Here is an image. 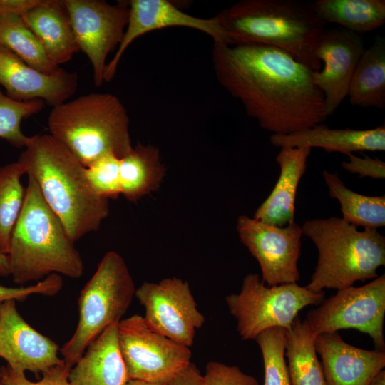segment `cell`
I'll list each match as a JSON object with an SVG mask.
<instances>
[{"label":"cell","mask_w":385,"mask_h":385,"mask_svg":"<svg viewBox=\"0 0 385 385\" xmlns=\"http://www.w3.org/2000/svg\"><path fill=\"white\" fill-rule=\"evenodd\" d=\"M212 62L218 83L272 134L304 130L327 118L313 71L280 48L213 43Z\"/></svg>","instance_id":"obj_1"},{"label":"cell","mask_w":385,"mask_h":385,"mask_svg":"<svg viewBox=\"0 0 385 385\" xmlns=\"http://www.w3.org/2000/svg\"><path fill=\"white\" fill-rule=\"evenodd\" d=\"M17 162L38 185L47 205L75 242L96 232L109 215V200L91 188L86 167L50 134L29 138Z\"/></svg>","instance_id":"obj_2"},{"label":"cell","mask_w":385,"mask_h":385,"mask_svg":"<svg viewBox=\"0 0 385 385\" xmlns=\"http://www.w3.org/2000/svg\"><path fill=\"white\" fill-rule=\"evenodd\" d=\"M226 45L260 43L280 48L312 71L322 62L315 49L327 24L313 2L302 0H242L215 16Z\"/></svg>","instance_id":"obj_3"},{"label":"cell","mask_w":385,"mask_h":385,"mask_svg":"<svg viewBox=\"0 0 385 385\" xmlns=\"http://www.w3.org/2000/svg\"><path fill=\"white\" fill-rule=\"evenodd\" d=\"M7 255L11 275L18 284L42 280L51 274L79 279L84 272L74 242L31 177Z\"/></svg>","instance_id":"obj_4"},{"label":"cell","mask_w":385,"mask_h":385,"mask_svg":"<svg viewBox=\"0 0 385 385\" xmlns=\"http://www.w3.org/2000/svg\"><path fill=\"white\" fill-rule=\"evenodd\" d=\"M49 134L87 168L106 154L121 158L133 148L130 118L110 93H91L52 107Z\"/></svg>","instance_id":"obj_5"},{"label":"cell","mask_w":385,"mask_h":385,"mask_svg":"<svg viewBox=\"0 0 385 385\" xmlns=\"http://www.w3.org/2000/svg\"><path fill=\"white\" fill-rule=\"evenodd\" d=\"M318 251V260L306 287L313 292L339 290L357 281L374 279L385 265V237L378 230H359L342 218L307 220L301 226Z\"/></svg>","instance_id":"obj_6"},{"label":"cell","mask_w":385,"mask_h":385,"mask_svg":"<svg viewBox=\"0 0 385 385\" xmlns=\"http://www.w3.org/2000/svg\"><path fill=\"white\" fill-rule=\"evenodd\" d=\"M135 289L123 257L114 250L107 252L81 292L76 331L59 349L66 365L72 368L107 327L120 320L132 302Z\"/></svg>","instance_id":"obj_7"},{"label":"cell","mask_w":385,"mask_h":385,"mask_svg":"<svg viewBox=\"0 0 385 385\" xmlns=\"http://www.w3.org/2000/svg\"><path fill=\"white\" fill-rule=\"evenodd\" d=\"M324 295L297 282L267 287L257 274H249L240 292L226 296L225 302L240 337L249 340L269 329L289 330L300 310L320 304Z\"/></svg>","instance_id":"obj_8"},{"label":"cell","mask_w":385,"mask_h":385,"mask_svg":"<svg viewBox=\"0 0 385 385\" xmlns=\"http://www.w3.org/2000/svg\"><path fill=\"white\" fill-rule=\"evenodd\" d=\"M384 316L383 274L365 285L337 290L334 295L310 310L303 321L314 337L341 329H356L372 339L376 349L384 351Z\"/></svg>","instance_id":"obj_9"},{"label":"cell","mask_w":385,"mask_h":385,"mask_svg":"<svg viewBox=\"0 0 385 385\" xmlns=\"http://www.w3.org/2000/svg\"><path fill=\"white\" fill-rule=\"evenodd\" d=\"M118 341L129 380L166 384L191 362L190 347L152 330L139 314L120 320Z\"/></svg>","instance_id":"obj_10"},{"label":"cell","mask_w":385,"mask_h":385,"mask_svg":"<svg viewBox=\"0 0 385 385\" xmlns=\"http://www.w3.org/2000/svg\"><path fill=\"white\" fill-rule=\"evenodd\" d=\"M79 51L91 62L94 84L104 82L108 55L118 48L126 29L128 1L110 4L103 0H64Z\"/></svg>","instance_id":"obj_11"},{"label":"cell","mask_w":385,"mask_h":385,"mask_svg":"<svg viewBox=\"0 0 385 385\" xmlns=\"http://www.w3.org/2000/svg\"><path fill=\"white\" fill-rule=\"evenodd\" d=\"M135 296L145 309L143 319L153 331L190 347L205 316L198 310L189 284L180 278L143 282Z\"/></svg>","instance_id":"obj_12"},{"label":"cell","mask_w":385,"mask_h":385,"mask_svg":"<svg viewBox=\"0 0 385 385\" xmlns=\"http://www.w3.org/2000/svg\"><path fill=\"white\" fill-rule=\"evenodd\" d=\"M242 243L258 262L262 282L268 286L297 282L300 275L301 226L295 221L284 227L239 216L236 226Z\"/></svg>","instance_id":"obj_13"},{"label":"cell","mask_w":385,"mask_h":385,"mask_svg":"<svg viewBox=\"0 0 385 385\" xmlns=\"http://www.w3.org/2000/svg\"><path fill=\"white\" fill-rule=\"evenodd\" d=\"M129 16L122 41L113 58L107 63L104 82L115 76L122 56L132 42L150 31L168 27H186L200 31L210 36L213 43L227 44V36L220 21L194 16L183 11L167 0H130Z\"/></svg>","instance_id":"obj_14"},{"label":"cell","mask_w":385,"mask_h":385,"mask_svg":"<svg viewBox=\"0 0 385 385\" xmlns=\"http://www.w3.org/2000/svg\"><path fill=\"white\" fill-rule=\"evenodd\" d=\"M364 50L361 35L346 29H324L322 34L314 53L324 62V68L313 71L312 78L323 94L327 117L347 96L352 76Z\"/></svg>","instance_id":"obj_15"},{"label":"cell","mask_w":385,"mask_h":385,"mask_svg":"<svg viewBox=\"0 0 385 385\" xmlns=\"http://www.w3.org/2000/svg\"><path fill=\"white\" fill-rule=\"evenodd\" d=\"M58 344L31 327L20 315L16 300L0 304V356L7 366L38 376L64 361Z\"/></svg>","instance_id":"obj_16"},{"label":"cell","mask_w":385,"mask_h":385,"mask_svg":"<svg viewBox=\"0 0 385 385\" xmlns=\"http://www.w3.org/2000/svg\"><path fill=\"white\" fill-rule=\"evenodd\" d=\"M0 84L5 88L6 95L14 100L41 99L53 107L74 94L78 76L76 72L63 69L54 74L43 73L0 46Z\"/></svg>","instance_id":"obj_17"},{"label":"cell","mask_w":385,"mask_h":385,"mask_svg":"<svg viewBox=\"0 0 385 385\" xmlns=\"http://www.w3.org/2000/svg\"><path fill=\"white\" fill-rule=\"evenodd\" d=\"M314 346L326 385H369L385 366L384 351L352 346L338 332L316 336Z\"/></svg>","instance_id":"obj_18"},{"label":"cell","mask_w":385,"mask_h":385,"mask_svg":"<svg viewBox=\"0 0 385 385\" xmlns=\"http://www.w3.org/2000/svg\"><path fill=\"white\" fill-rule=\"evenodd\" d=\"M277 148H321L326 152L348 155L358 151H384V125L367 130L333 129L324 124L286 135L272 134Z\"/></svg>","instance_id":"obj_19"},{"label":"cell","mask_w":385,"mask_h":385,"mask_svg":"<svg viewBox=\"0 0 385 385\" xmlns=\"http://www.w3.org/2000/svg\"><path fill=\"white\" fill-rule=\"evenodd\" d=\"M116 321L86 348L68 374L69 385H125L129 381L118 341Z\"/></svg>","instance_id":"obj_20"},{"label":"cell","mask_w":385,"mask_h":385,"mask_svg":"<svg viewBox=\"0 0 385 385\" xmlns=\"http://www.w3.org/2000/svg\"><path fill=\"white\" fill-rule=\"evenodd\" d=\"M309 148H281L276 156L280 168L278 180L253 218L264 223L284 227L294 222L297 191L307 168Z\"/></svg>","instance_id":"obj_21"},{"label":"cell","mask_w":385,"mask_h":385,"mask_svg":"<svg viewBox=\"0 0 385 385\" xmlns=\"http://www.w3.org/2000/svg\"><path fill=\"white\" fill-rule=\"evenodd\" d=\"M21 18L56 65L71 61L79 51L64 0H41Z\"/></svg>","instance_id":"obj_22"},{"label":"cell","mask_w":385,"mask_h":385,"mask_svg":"<svg viewBox=\"0 0 385 385\" xmlns=\"http://www.w3.org/2000/svg\"><path fill=\"white\" fill-rule=\"evenodd\" d=\"M165 174L159 149L140 143L120 158V191L125 199L136 202L160 187Z\"/></svg>","instance_id":"obj_23"},{"label":"cell","mask_w":385,"mask_h":385,"mask_svg":"<svg viewBox=\"0 0 385 385\" xmlns=\"http://www.w3.org/2000/svg\"><path fill=\"white\" fill-rule=\"evenodd\" d=\"M352 106L385 107V38L377 36L363 52L352 76L348 95Z\"/></svg>","instance_id":"obj_24"},{"label":"cell","mask_w":385,"mask_h":385,"mask_svg":"<svg viewBox=\"0 0 385 385\" xmlns=\"http://www.w3.org/2000/svg\"><path fill=\"white\" fill-rule=\"evenodd\" d=\"M313 6L326 24H337L359 35L385 23L384 0H317Z\"/></svg>","instance_id":"obj_25"},{"label":"cell","mask_w":385,"mask_h":385,"mask_svg":"<svg viewBox=\"0 0 385 385\" xmlns=\"http://www.w3.org/2000/svg\"><path fill=\"white\" fill-rule=\"evenodd\" d=\"M331 198L339 201L342 219L364 230H377L385 226V196H369L348 188L337 173L322 172Z\"/></svg>","instance_id":"obj_26"},{"label":"cell","mask_w":385,"mask_h":385,"mask_svg":"<svg viewBox=\"0 0 385 385\" xmlns=\"http://www.w3.org/2000/svg\"><path fill=\"white\" fill-rule=\"evenodd\" d=\"M314 339L299 316L287 331L285 356L291 385H326Z\"/></svg>","instance_id":"obj_27"},{"label":"cell","mask_w":385,"mask_h":385,"mask_svg":"<svg viewBox=\"0 0 385 385\" xmlns=\"http://www.w3.org/2000/svg\"><path fill=\"white\" fill-rule=\"evenodd\" d=\"M0 46L43 73L54 74L62 69L49 58L38 39L19 15L0 14Z\"/></svg>","instance_id":"obj_28"},{"label":"cell","mask_w":385,"mask_h":385,"mask_svg":"<svg viewBox=\"0 0 385 385\" xmlns=\"http://www.w3.org/2000/svg\"><path fill=\"white\" fill-rule=\"evenodd\" d=\"M24 174L17 161L0 168V251L6 255L25 199L26 188L21 183Z\"/></svg>","instance_id":"obj_29"},{"label":"cell","mask_w":385,"mask_h":385,"mask_svg":"<svg viewBox=\"0 0 385 385\" xmlns=\"http://www.w3.org/2000/svg\"><path fill=\"white\" fill-rule=\"evenodd\" d=\"M287 331L272 328L261 332L255 340L262 356L264 385H291L285 361Z\"/></svg>","instance_id":"obj_30"},{"label":"cell","mask_w":385,"mask_h":385,"mask_svg":"<svg viewBox=\"0 0 385 385\" xmlns=\"http://www.w3.org/2000/svg\"><path fill=\"white\" fill-rule=\"evenodd\" d=\"M41 99L29 101L14 100L0 89V138L11 145L25 148L29 138L21 130V124L24 119L40 112L45 106Z\"/></svg>","instance_id":"obj_31"},{"label":"cell","mask_w":385,"mask_h":385,"mask_svg":"<svg viewBox=\"0 0 385 385\" xmlns=\"http://www.w3.org/2000/svg\"><path fill=\"white\" fill-rule=\"evenodd\" d=\"M88 182L99 196L115 199L120 194V158L114 154H106L86 168Z\"/></svg>","instance_id":"obj_32"},{"label":"cell","mask_w":385,"mask_h":385,"mask_svg":"<svg viewBox=\"0 0 385 385\" xmlns=\"http://www.w3.org/2000/svg\"><path fill=\"white\" fill-rule=\"evenodd\" d=\"M71 367L63 362L43 374V378L38 381H31L24 372L6 366L0 369V378L3 385H69L68 374Z\"/></svg>","instance_id":"obj_33"},{"label":"cell","mask_w":385,"mask_h":385,"mask_svg":"<svg viewBox=\"0 0 385 385\" xmlns=\"http://www.w3.org/2000/svg\"><path fill=\"white\" fill-rule=\"evenodd\" d=\"M202 385H259L252 376L241 371L237 366H229L217 361L207 364Z\"/></svg>","instance_id":"obj_34"},{"label":"cell","mask_w":385,"mask_h":385,"mask_svg":"<svg viewBox=\"0 0 385 385\" xmlns=\"http://www.w3.org/2000/svg\"><path fill=\"white\" fill-rule=\"evenodd\" d=\"M62 287L63 279L58 274H51L37 284L27 287H7L0 285V304L9 299L24 302L29 296L36 294L52 297L58 294Z\"/></svg>","instance_id":"obj_35"},{"label":"cell","mask_w":385,"mask_h":385,"mask_svg":"<svg viewBox=\"0 0 385 385\" xmlns=\"http://www.w3.org/2000/svg\"><path fill=\"white\" fill-rule=\"evenodd\" d=\"M349 160L343 161L342 167L351 173L358 174L360 177H369L374 179H382L385 177V163L381 160L371 158L364 155V158L352 153L346 155Z\"/></svg>","instance_id":"obj_36"},{"label":"cell","mask_w":385,"mask_h":385,"mask_svg":"<svg viewBox=\"0 0 385 385\" xmlns=\"http://www.w3.org/2000/svg\"><path fill=\"white\" fill-rule=\"evenodd\" d=\"M202 376L195 364L190 362L185 369L168 381L165 385H202Z\"/></svg>","instance_id":"obj_37"},{"label":"cell","mask_w":385,"mask_h":385,"mask_svg":"<svg viewBox=\"0 0 385 385\" xmlns=\"http://www.w3.org/2000/svg\"><path fill=\"white\" fill-rule=\"evenodd\" d=\"M41 0H0V14L11 13L21 16Z\"/></svg>","instance_id":"obj_38"},{"label":"cell","mask_w":385,"mask_h":385,"mask_svg":"<svg viewBox=\"0 0 385 385\" xmlns=\"http://www.w3.org/2000/svg\"><path fill=\"white\" fill-rule=\"evenodd\" d=\"M11 275V267L7 255L0 251V277H6Z\"/></svg>","instance_id":"obj_39"},{"label":"cell","mask_w":385,"mask_h":385,"mask_svg":"<svg viewBox=\"0 0 385 385\" xmlns=\"http://www.w3.org/2000/svg\"><path fill=\"white\" fill-rule=\"evenodd\" d=\"M369 385H385V371H381Z\"/></svg>","instance_id":"obj_40"},{"label":"cell","mask_w":385,"mask_h":385,"mask_svg":"<svg viewBox=\"0 0 385 385\" xmlns=\"http://www.w3.org/2000/svg\"><path fill=\"white\" fill-rule=\"evenodd\" d=\"M125 385H165V384L153 383L140 380H129Z\"/></svg>","instance_id":"obj_41"},{"label":"cell","mask_w":385,"mask_h":385,"mask_svg":"<svg viewBox=\"0 0 385 385\" xmlns=\"http://www.w3.org/2000/svg\"><path fill=\"white\" fill-rule=\"evenodd\" d=\"M0 385H3V383H2V381L1 379V378H0Z\"/></svg>","instance_id":"obj_42"}]
</instances>
